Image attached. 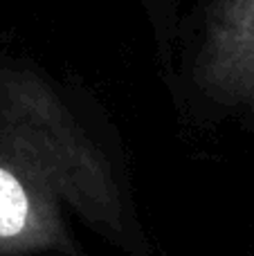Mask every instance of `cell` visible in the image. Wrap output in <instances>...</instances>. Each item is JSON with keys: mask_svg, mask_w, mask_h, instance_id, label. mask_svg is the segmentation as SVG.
Listing matches in <instances>:
<instances>
[{"mask_svg": "<svg viewBox=\"0 0 254 256\" xmlns=\"http://www.w3.org/2000/svg\"><path fill=\"white\" fill-rule=\"evenodd\" d=\"M0 148L40 176L88 225L130 250L133 218L108 148L52 79L0 58Z\"/></svg>", "mask_w": 254, "mask_h": 256, "instance_id": "cell-1", "label": "cell"}, {"mask_svg": "<svg viewBox=\"0 0 254 256\" xmlns=\"http://www.w3.org/2000/svg\"><path fill=\"white\" fill-rule=\"evenodd\" d=\"M38 252L76 256L61 200L43 178L0 148V254Z\"/></svg>", "mask_w": 254, "mask_h": 256, "instance_id": "cell-3", "label": "cell"}, {"mask_svg": "<svg viewBox=\"0 0 254 256\" xmlns=\"http://www.w3.org/2000/svg\"><path fill=\"white\" fill-rule=\"evenodd\" d=\"M192 94L228 115L254 117V0H207L184 54Z\"/></svg>", "mask_w": 254, "mask_h": 256, "instance_id": "cell-2", "label": "cell"}]
</instances>
